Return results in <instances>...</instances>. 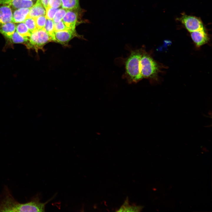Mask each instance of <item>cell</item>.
Instances as JSON below:
<instances>
[{
	"instance_id": "2e32d148",
	"label": "cell",
	"mask_w": 212,
	"mask_h": 212,
	"mask_svg": "<svg viewBox=\"0 0 212 212\" xmlns=\"http://www.w3.org/2000/svg\"><path fill=\"white\" fill-rule=\"evenodd\" d=\"M62 8L67 10H75L79 6V0H61Z\"/></svg>"
},
{
	"instance_id": "6da1fadb",
	"label": "cell",
	"mask_w": 212,
	"mask_h": 212,
	"mask_svg": "<svg viewBox=\"0 0 212 212\" xmlns=\"http://www.w3.org/2000/svg\"><path fill=\"white\" fill-rule=\"evenodd\" d=\"M49 201L42 203L37 195L26 203H20L14 199L9 188L5 186L0 196V212H44L45 205Z\"/></svg>"
},
{
	"instance_id": "4316f807",
	"label": "cell",
	"mask_w": 212,
	"mask_h": 212,
	"mask_svg": "<svg viewBox=\"0 0 212 212\" xmlns=\"http://www.w3.org/2000/svg\"></svg>"
},
{
	"instance_id": "cb8c5ba5",
	"label": "cell",
	"mask_w": 212,
	"mask_h": 212,
	"mask_svg": "<svg viewBox=\"0 0 212 212\" xmlns=\"http://www.w3.org/2000/svg\"><path fill=\"white\" fill-rule=\"evenodd\" d=\"M54 31H58L68 30L62 20L58 22H54Z\"/></svg>"
},
{
	"instance_id": "484cf974",
	"label": "cell",
	"mask_w": 212,
	"mask_h": 212,
	"mask_svg": "<svg viewBox=\"0 0 212 212\" xmlns=\"http://www.w3.org/2000/svg\"><path fill=\"white\" fill-rule=\"evenodd\" d=\"M33 0V1H36V0Z\"/></svg>"
},
{
	"instance_id": "44dd1931",
	"label": "cell",
	"mask_w": 212,
	"mask_h": 212,
	"mask_svg": "<svg viewBox=\"0 0 212 212\" xmlns=\"http://www.w3.org/2000/svg\"><path fill=\"white\" fill-rule=\"evenodd\" d=\"M44 29L51 36L54 31L53 20L47 19L46 24Z\"/></svg>"
},
{
	"instance_id": "7402d4cb",
	"label": "cell",
	"mask_w": 212,
	"mask_h": 212,
	"mask_svg": "<svg viewBox=\"0 0 212 212\" xmlns=\"http://www.w3.org/2000/svg\"><path fill=\"white\" fill-rule=\"evenodd\" d=\"M58 8L48 7L46 9L45 16L47 19H53Z\"/></svg>"
},
{
	"instance_id": "3957f363",
	"label": "cell",
	"mask_w": 212,
	"mask_h": 212,
	"mask_svg": "<svg viewBox=\"0 0 212 212\" xmlns=\"http://www.w3.org/2000/svg\"><path fill=\"white\" fill-rule=\"evenodd\" d=\"M52 41L51 37L44 29H37L31 33L25 45L28 49L37 52L39 50H43L46 44Z\"/></svg>"
},
{
	"instance_id": "7a4b0ae2",
	"label": "cell",
	"mask_w": 212,
	"mask_h": 212,
	"mask_svg": "<svg viewBox=\"0 0 212 212\" xmlns=\"http://www.w3.org/2000/svg\"><path fill=\"white\" fill-rule=\"evenodd\" d=\"M143 51L142 49L132 50L125 62V76L129 83H137L143 78L140 69V62Z\"/></svg>"
},
{
	"instance_id": "603a6c76",
	"label": "cell",
	"mask_w": 212,
	"mask_h": 212,
	"mask_svg": "<svg viewBox=\"0 0 212 212\" xmlns=\"http://www.w3.org/2000/svg\"><path fill=\"white\" fill-rule=\"evenodd\" d=\"M62 6L61 0H49L48 4V7L58 8Z\"/></svg>"
},
{
	"instance_id": "ffe728a7",
	"label": "cell",
	"mask_w": 212,
	"mask_h": 212,
	"mask_svg": "<svg viewBox=\"0 0 212 212\" xmlns=\"http://www.w3.org/2000/svg\"><path fill=\"white\" fill-rule=\"evenodd\" d=\"M67 10L63 8L58 9L53 19V22H58L62 21L65 15Z\"/></svg>"
},
{
	"instance_id": "5b68a950",
	"label": "cell",
	"mask_w": 212,
	"mask_h": 212,
	"mask_svg": "<svg viewBox=\"0 0 212 212\" xmlns=\"http://www.w3.org/2000/svg\"><path fill=\"white\" fill-rule=\"evenodd\" d=\"M179 20L190 32L204 29L201 21L196 16L183 14Z\"/></svg>"
},
{
	"instance_id": "9c48e42d",
	"label": "cell",
	"mask_w": 212,
	"mask_h": 212,
	"mask_svg": "<svg viewBox=\"0 0 212 212\" xmlns=\"http://www.w3.org/2000/svg\"><path fill=\"white\" fill-rule=\"evenodd\" d=\"M12 12L10 6L0 5V25L12 22Z\"/></svg>"
},
{
	"instance_id": "ac0fdd59",
	"label": "cell",
	"mask_w": 212,
	"mask_h": 212,
	"mask_svg": "<svg viewBox=\"0 0 212 212\" xmlns=\"http://www.w3.org/2000/svg\"><path fill=\"white\" fill-rule=\"evenodd\" d=\"M38 29H44L46 24L47 19L45 15H42L34 18Z\"/></svg>"
},
{
	"instance_id": "52a82bcc",
	"label": "cell",
	"mask_w": 212,
	"mask_h": 212,
	"mask_svg": "<svg viewBox=\"0 0 212 212\" xmlns=\"http://www.w3.org/2000/svg\"><path fill=\"white\" fill-rule=\"evenodd\" d=\"M77 17V14L74 10H67L62 21L67 29L74 31Z\"/></svg>"
},
{
	"instance_id": "7c38bea8",
	"label": "cell",
	"mask_w": 212,
	"mask_h": 212,
	"mask_svg": "<svg viewBox=\"0 0 212 212\" xmlns=\"http://www.w3.org/2000/svg\"><path fill=\"white\" fill-rule=\"evenodd\" d=\"M46 9L41 0H37L35 4L30 8L27 17L34 18L39 16L45 15Z\"/></svg>"
},
{
	"instance_id": "ba28073f",
	"label": "cell",
	"mask_w": 212,
	"mask_h": 212,
	"mask_svg": "<svg viewBox=\"0 0 212 212\" xmlns=\"http://www.w3.org/2000/svg\"><path fill=\"white\" fill-rule=\"evenodd\" d=\"M0 5H7L15 9L31 8L33 4L32 0H0Z\"/></svg>"
},
{
	"instance_id": "277c9868",
	"label": "cell",
	"mask_w": 212,
	"mask_h": 212,
	"mask_svg": "<svg viewBox=\"0 0 212 212\" xmlns=\"http://www.w3.org/2000/svg\"><path fill=\"white\" fill-rule=\"evenodd\" d=\"M140 69L143 79L153 78L158 71V66L156 63L143 51L140 59Z\"/></svg>"
},
{
	"instance_id": "d6986e66",
	"label": "cell",
	"mask_w": 212,
	"mask_h": 212,
	"mask_svg": "<svg viewBox=\"0 0 212 212\" xmlns=\"http://www.w3.org/2000/svg\"><path fill=\"white\" fill-rule=\"evenodd\" d=\"M24 22L25 24L29 31L31 33L38 29L34 19L33 18L27 17Z\"/></svg>"
},
{
	"instance_id": "8fae6325",
	"label": "cell",
	"mask_w": 212,
	"mask_h": 212,
	"mask_svg": "<svg viewBox=\"0 0 212 212\" xmlns=\"http://www.w3.org/2000/svg\"><path fill=\"white\" fill-rule=\"evenodd\" d=\"M191 36L193 41L198 47L205 44L208 40L204 29L191 32Z\"/></svg>"
},
{
	"instance_id": "e0dca14e",
	"label": "cell",
	"mask_w": 212,
	"mask_h": 212,
	"mask_svg": "<svg viewBox=\"0 0 212 212\" xmlns=\"http://www.w3.org/2000/svg\"><path fill=\"white\" fill-rule=\"evenodd\" d=\"M8 39L11 43L22 44L25 45L27 42L28 39L23 37L15 31Z\"/></svg>"
},
{
	"instance_id": "d4e9b609",
	"label": "cell",
	"mask_w": 212,
	"mask_h": 212,
	"mask_svg": "<svg viewBox=\"0 0 212 212\" xmlns=\"http://www.w3.org/2000/svg\"><path fill=\"white\" fill-rule=\"evenodd\" d=\"M49 0H41L42 3L46 9L48 7V3Z\"/></svg>"
},
{
	"instance_id": "9a60e30c",
	"label": "cell",
	"mask_w": 212,
	"mask_h": 212,
	"mask_svg": "<svg viewBox=\"0 0 212 212\" xmlns=\"http://www.w3.org/2000/svg\"><path fill=\"white\" fill-rule=\"evenodd\" d=\"M16 31L23 37L28 39L31 33L24 22L16 25Z\"/></svg>"
},
{
	"instance_id": "8992f818",
	"label": "cell",
	"mask_w": 212,
	"mask_h": 212,
	"mask_svg": "<svg viewBox=\"0 0 212 212\" xmlns=\"http://www.w3.org/2000/svg\"><path fill=\"white\" fill-rule=\"evenodd\" d=\"M77 36L75 30H65L54 31L51 37L52 41L67 46L72 39Z\"/></svg>"
},
{
	"instance_id": "30bf717a",
	"label": "cell",
	"mask_w": 212,
	"mask_h": 212,
	"mask_svg": "<svg viewBox=\"0 0 212 212\" xmlns=\"http://www.w3.org/2000/svg\"><path fill=\"white\" fill-rule=\"evenodd\" d=\"M30 8L16 9L13 13L12 22L15 23L23 22L27 18Z\"/></svg>"
},
{
	"instance_id": "4fadbf2b",
	"label": "cell",
	"mask_w": 212,
	"mask_h": 212,
	"mask_svg": "<svg viewBox=\"0 0 212 212\" xmlns=\"http://www.w3.org/2000/svg\"><path fill=\"white\" fill-rule=\"evenodd\" d=\"M16 31L15 23L10 22L0 25V33L9 39Z\"/></svg>"
},
{
	"instance_id": "5bb4252c",
	"label": "cell",
	"mask_w": 212,
	"mask_h": 212,
	"mask_svg": "<svg viewBox=\"0 0 212 212\" xmlns=\"http://www.w3.org/2000/svg\"><path fill=\"white\" fill-rule=\"evenodd\" d=\"M141 206L135 205H130L129 204L128 198H127L122 206L118 209L117 212H139L143 208Z\"/></svg>"
}]
</instances>
